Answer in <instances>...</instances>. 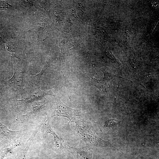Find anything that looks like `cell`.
<instances>
[{"label": "cell", "mask_w": 159, "mask_h": 159, "mask_svg": "<svg viewBox=\"0 0 159 159\" xmlns=\"http://www.w3.org/2000/svg\"><path fill=\"white\" fill-rule=\"evenodd\" d=\"M21 143H20L11 146L9 147L3 148L0 150V159H4L6 157L8 154L11 152L15 148L20 146Z\"/></svg>", "instance_id": "7c38bea8"}, {"label": "cell", "mask_w": 159, "mask_h": 159, "mask_svg": "<svg viewBox=\"0 0 159 159\" xmlns=\"http://www.w3.org/2000/svg\"><path fill=\"white\" fill-rule=\"evenodd\" d=\"M22 130L12 131L0 122V146L4 148L16 143L21 137Z\"/></svg>", "instance_id": "3957f363"}, {"label": "cell", "mask_w": 159, "mask_h": 159, "mask_svg": "<svg viewBox=\"0 0 159 159\" xmlns=\"http://www.w3.org/2000/svg\"><path fill=\"white\" fill-rule=\"evenodd\" d=\"M11 7L12 6L6 2L0 1V10L8 9Z\"/></svg>", "instance_id": "2e32d148"}, {"label": "cell", "mask_w": 159, "mask_h": 159, "mask_svg": "<svg viewBox=\"0 0 159 159\" xmlns=\"http://www.w3.org/2000/svg\"><path fill=\"white\" fill-rule=\"evenodd\" d=\"M46 103L45 100L34 103L32 105L29 112L24 115H20L18 116V120L22 123L27 121L31 115L37 114L40 110L44 107Z\"/></svg>", "instance_id": "52a82bcc"}, {"label": "cell", "mask_w": 159, "mask_h": 159, "mask_svg": "<svg viewBox=\"0 0 159 159\" xmlns=\"http://www.w3.org/2000/svg\"><path fill=\"white\" fill-rule=\"evenodd\" d=\"M48 65H46L42 69V71L38 74L30 77L28 83L32 87L39 88L40 78L47 69Z\"/></svg>", "instance_id": "8fae6325"}, {"label": "cell", "mask_w": 159, "mask_h": 159, "mask_svg": "<svg viewBox=\"0 0 159 159\" xmlns=\"http://www.w3.org/2000/svg\"><path fill=\"white\" fill-rule=\"evenodd\" d=\"M9 35L7 33L4 31L0 32V46L3 43H6L8 40Z\"/></svg>", "instance_id": "5bb4252c"}, {"label": "cell", "mask_w": 159, "mask_h": 159, "mask_svg": "<svg viewBox=\"0 0 159 159\" xmlns=\"http://www.w3.org/2000/svg\"><path fill=\"white\" fill-rule=\"evenodd\" d=\"M24 70H18L14 67V75L8 81V82L12 85L13 86L20 88L23 84Z\"/></svg>", "instance_id": "ba28073f"}, {"label": "cell", "mask_w": 159, "mask_h": 159, "mask_svg": "<svg viewBox=\"0 0 159 159\" xmlns=\"http://www.w3.org/2000/svg\"><path fill=\"white\" fill-rule=\"evenodd\" d=\"M47 95L54 96V94L51 90L42 91L40 89L31 93L24 99L21 100H16L18 105L24 106L34 101L41 99Z\"/></svg>", "instance_id": "5b68a950"}, {"label": "cell", "mask_w": 159, "mask_h": 159, "mask_svg": "<svg viewBox=\"0 0 159 159\" xmlns=\"http://www.w3.org/2000/svg\"><path fill=\"white\" fill-rule=\"evenodd\" d=\"M103 72L104 74V78L107 80L109 82H110L112 79L115 77L121 78L125 80H126L128 81H130V80L126 79L120 76H117L115 74H111L109 73L108 72H107L106 71H103Z\"/></svg>", "instance_id": "4fadbf2b"}, {"label": "cell", "mask_w": 159, "mask_h": 159, "mask_svg": "<svg viewBox=\"0 0 159 159\" xmlns=\"http://www.w3.org/2000/svg\"><path fill=\"white\" fill-rule=\"evenodd\" d=\"M49 120L48 119L45 122L44 125V129L45 130V134L50 133L53 136L55 142V150L57 153H60L63 148V140L57 135L51 128L49 123Z\"/></svg>", "instance_id": "8992f818"}, {"label": "cell", "mask_w": 159, "mask_h": 159, "mask_svg": "<svg viewBox=\"0 0 159 159\" xmlns=\"http://www.w3.org/2000/svg\"><path fill=\"white\" fill-rule=\"evenodd\" d=\"M39 128L34 132L25 144L19 153L16 159H26L29 148Z\"/></svg>", "instance_id": "9c48e42d"}, {"label": "cell", "mask_w": 159, "mask_h": 159, "mask_svg": "<svg viewBox=\"0 0 159 159\" xmlns=\"http://www.w3.org/2000/svg\"><path fill=\"white\" fill-rule=\"evenodd\" d=\"M65 147L74 156L75 159H92V152L89 148L86 147L76 148L64 143Z\"/></svg>", "instance_id": "277c9868"}, {"label": "cell", "mask_w": 159, "mask_h": 159, "mask_svg": "<svg viewBox=\"0 0 159 159\" xmlns=\"http://www.w3.org/2000/svg\"><path fill=\"white\" fill-rule=\"evenodd\" d=\"M118 121L116 120L111 119L107 120L105 123V127H115L118 123Z\"/></svg>", "instance_id": "9a60e30c"}, {"label": "cell", "mask_w": 159, "mask_h": 159, "mask_svg": "<svg viewBox=\"0 0 159 159\" xmlns=\"http://www.w3.org/2000/svg\"><path fill=\"white\" fill-rule=\"evenodd\" d=\"M73 122L75 130L80 138L89 144L99 148L108 147L118 150L109 142L98 137L83 120L76 119Z\"/></svg>", "instance_id": "6da1fadb"}, {"label": "cell", "mask_w": 159, "mask_h": 159, "mask_svg": "<svg viewBox=\"0 0 159 159\" xmlns=\"http://www.w3.org/2000/svg\"><path fill=\"white\" fill-rule=\"evenodd\" d=\"M91 82L92 85L97 87L100 91L107 93V87L109 82L104 78L102 79H97L92 77Z\"/></svg>", "instance_id": "30bf717a"}, {"label": "cell", "mask_w": 159, "mask_h": 159, "mask_svg": "<svg viewBox=\"0 0 159 159\" xmlns=\"http://www.w3.org/2000/svg\"><path fill=\"white\" fill-rule=\"evenodd\" d=\"M81 116L80 111L68 107L59 100L56 98L53 102L48 119H49L56 116L63 117L72 121L75 117Z\"/></svg>", "instance_id": "7a4b0ae2"}]
</instances>
